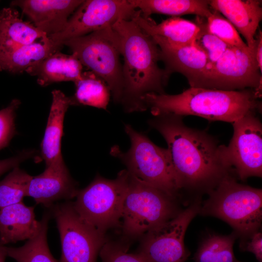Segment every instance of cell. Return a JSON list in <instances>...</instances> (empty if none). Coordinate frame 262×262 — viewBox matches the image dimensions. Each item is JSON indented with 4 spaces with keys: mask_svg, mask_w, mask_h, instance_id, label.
I'll list each match as a JSON object with an SVG mask.
<instances>
[{
    "mask_svg": "<svg viewBox=\"0 0 262 262\" xmlns=\"http://www.w3.org/2000/svg\"><path fill=\"white\" fill-rule=\"evenodd\" d=\"M150 119L167 144L180 190L209 194L228 174L233 173L225 146L205 131L187 126L182 116L162 114Z\"/></svg>",
    "mask_w": 262,
    "mask_h": 262,
    "instance_id": "6da1fadb",
    "label": "cell"
},
{
    "mask_svg": "<svg viewBox=\"0 0 262 262\" xmlns=\"http://www.w3.org/2000/svg\"><path fill=\"white\" fill-rule=\"evenodd\" d=\"M112 28L118 35L124 59L120 104L128 113L145 111L142 98L146 94L165 93L168 79L158 66L160 49L153 38L132 20L120 19Z\"/></svg>",
    "mask_w": 262,
    "mask_h": 262,
    "instance_id": "7a4b0ae2",
    "label": "cell"
},
{
    "mask_svg": "<svg viewBox=\"0 0 262 262\" xmlns=\"http://www.w3.org/2000/svg\"><path fill=\"white\" fill-rule=\"evenodd\" d=\"M260 94L255 90L226 91L192 87L177 95L149 93L142 102L156 116L195 115L232 123L248 113L260 111Z\"/></svg>",
    "mask_w": 262,
    "mask_h": 262,
    "instance_id": "3957f363",
    "label": "cell"
},
{
    "mask_svg": "<svg viewBox=\"0 0 262 262\" xmlns=\"http://www.w3.org/2000/svg\"><path fill=\"white\" fill-rule=\"evenodd\" d=\"M208 194L199 213L224 220L242 237L258 230L262 220L261 189L241 184L230 173Z\"/></svg>",
    "mask_w": 262,
    "mask_h": 262,
    "instance_id": "277c9868",
    "label": "cell"
},
{
    "mask_svg": "<svg viewBox=\"0 0 262 262\" xmlns=\"http://www.w3.org/2000/svg\"><path fill=\"white\" fill-rule=\"evenodd\" d=\"M176 199L130 173L120 225L124 242L130 244L140 239L150 230L174 218L180 211Z\"/></svg>",
    "mask_w": 262,
    "mask_h": 262,
    "instance_id": "5b68a950",
    "label": "cell"
},
{
    "mask_svg": "<svg viewBox=\"0 0 262 262\" xmlns=\"http://www.w3.org/2000/svg\"><path fill=\"white\" fill-rule=\"evenodd\" d=\"M125 131L130 139V149L123 152L115 146L111 155L120 159L139 180L177 198L180 190L167 149L157 146L130 125H125Z\"/></svg>",
    "mask_w": 262,
    "mask_h": 262,
    "instance_id": "8992f818",
    "label": "cell"
},
{
    "mask_svg": "<svg viewBox=\"0 0 262 262\" xmlns=\"http://www.w3.org/2000/svg\"><path fill=\"white\" fill-rule=\"evenodd\" d=\"M62 45L68 47L83 66L105 82L114 102L120 104L123 82L120 40L112 26L67 40Z\"/></svg>",
    "mask_w": 262,
    "mask_h": 262,
    "instance_id": "52a82bcc",
    "label": "cell"
},
{
    "mask_svg": "<svg viewBox=\"0 0 262 262\" xmlns=\"http://www.w3.org/2000/svg\"><path fill=\"white\" fill-rule=\"evenodd\" d=\"M129 178L127 169L119 172L114 180L98 175L87 186L79 190L73 202L75 210L103 233L120 226Z\"/></svg>",
    "mask_w": 262,
    "mask_h": 262,
    "instance_id": "ba28073f",
    "label": "cell"
},
{
    "mask_svg": "<svg viewBox=\"0 0 262 262\" xmlns=\"http://www.w3.org/2000/svg\"><path fill=\"white\" fill-rule=\"evenodd\" d=\"M226 91L255 90L260 93L262 72L255 49L229 46L214 63L205 69L190 86Z\"/></svg>",
    "mask_w": 262,
    "mask_h": 262,
    "instance_id": "9c48e42d",
    "label": "cell"
},
{
    "mask_svg": "<svg viewBox=\"0 0 262 262\" xmlns=\"http://www.w3.org/2000/svg\"><path fill=\"white\" fill-rule=\"evenodd\" d=\"M56 221L61 240L59 262H97L99 252L108 241L105 233L84 220L66 200L47 208Z\"/></svg>",
    "mask_w": 262,
    "mask_h": 262,
    "instance_id": "30bf717a",
    "label": "cell"
},
{
    "mask_svg": "<svg viewBox=\"0 0 262 262\" xmlns=\"http://www.w3.org/2000/svg\"><path fill=\"white\" fill-rule=\"evenodd\" d=\"M201 206L197 198L174 218L147 232L140 239L137 253L148 262H186L189 253L184 246L185 234Z\"/></svg>",
    "mask_w": 262,
    "mask_h": 262,
    "instance_id": "8fae6325",
    "label": "cell"
},
{
    "mask_svg": "<svg viewBox=\"0 0 262 262\" xmlns=\"http://www.w3.org/2000/svg\"><path fill=\"white\" fill-rule=\"evenodd\" d=\"M138 12L129 0H83L64 30L48 37L63 47L67 40L112 26L120 19L131 20Z\"/></svg>",
    "mask_w": 262,
    "mask_h": 262,
    "instance_id": "7c38bea8",
    "label": "cell"
},
{
    "mask_svg": "<svg viewBox=\"0 0 262 262\" xmlns=\"http://www.w3.org/2000/svg\"><path fill=\"white\" fill-rule=\"evenodd\" d=\"M256 113H248L232 123L233 135L225 146L227 161L243 180L262 176V124Z\"/></svg>",
    "mask_w": 262,
    "mask_h": 262,
    "instance_id": "4fadbf2b",
    "label": "cell"
},
{
    "mask_svg": "<svg viewBox=\"0 0 262 262\" xmlns=\"http://www.w3.org/2000/svg\"><path fill=\"white\" fill-rule=\"evenodd\" d=\"M79 189L65 163L46 167L40 174L32 177L27 196L32 197L37 204L46 208L59 201L75 197Z\"/></svg>",
    "mask_w": 262,
    "mask_h": 262,
    "instance_id": "5bb4252c",
    "label": "cell"
},
{
    "mask_svg": "<svg viewBox=\"0 0 262 262\" xmlns=\"http://www.w3.org/2000/svg\"><path fill=\"white\" fill-rule=\"evenodd\" d=\"M83 0H16L11 6H17L48 36L58 33Z\"/></svg>",
    "mask_w": 262,
    "mask_h": 262,
    "instance_id": "9a60e30c",
    "label": "cell"
},
{
    "mask_svg": "<svg viewBox=\"0 0 262 262\" xmlns=\"http://www.w3.org/2000/svg\"><path fill=\"white\" fill-rule=\"evenodd\" d=\"M160 49V60L164 64L166 77L174 72L184 76L190 86L203 72L208 64L206 54L193 43L176 45L163 38L151 36Z\"/></svg>",
    "mask_w": 262,
    "mask_h": 262,
    "instance_id": "2e32d148",
    "label": "cell"
},
{
    "mask_svg": "<svg viewBox=\"0 0 262 262\" xmlns=\"http://www.w3.org/2000/svg\"><path fill=\"white\" fill-rule=\"evenodd\" d=\"M261 0H211V8L222 14L243 35L251 49H255L257 30L262 18Z\"/></svg>",
    "mask_w": 262,
    "mask_h": 262,
    "instance_id": "e0dca14e",
    "label": "cell"
},
{
    "mask_svg": "<svg viewBox=\"0 0 262 262\" xmlns=\"http://www.w3.org/2000/svg\"><path fill=\"white\" fill-rule=\"evenodd\" d=\"M52 102L41 144V155L46 167L65 163L61 153L65 114L70 105H74L71 97L66 96L59 90L52 91Z\"/></svg>",
    "mask_w": 262,
    "mask_h": 262,
    "instance_id": "ac0fdd59",
    "label": "cell"
},
{
    "mask_svg": "<svg viewBox=\"0 0 262 262\" xmlns=\"http://www.w3.org/2000/svg\"><path fill=\"white\" fill-rule=\"evenodd\" d=\"M34 207L23 201L0 209V241L5 245L29 240L40 229L41 221L36 220Z\"/></svg>",
    "mask_w": 262,
    "mask_h": 262,
    "instance_id": "d6986e66",
    "label": "cell"
},
{
    "mask_svg": "<svg viewBox=\"0 0 262 262\" xmlns=\"http://www.w3.org/2000/svg\"><path fill=\"white\" fill-rule=\"evenodd\" d=\"M83 65L76 55L55 52L28 69L26 72L37 77L42 86L61 82H76L81 77Z\"/></svg>",
    "mask_w": 262,
    "mask_h": 262,
    "instance_id": "ffe728a7",
    "label": "cell"
},
{
    "mask_svg": "<svg viewBox=\"0 0 262 262\" xmlns=\"http://www.w3.org/2000/svg\"><path fill=\"white\" fill-rule=\"evenodd\" d=\"M48 38L33 24L23 20L16 9L7 7L0 10V53Z\"/></svg>",
    "mask_w": 262,
    "mask_h": 262,
    "instance_id": "44dd1931",
    "label": "cell"
},
{
    "mask_svg": "<svg viewBox=\"0 0 262 262\" xmlns=\"http://www.w3.org/2000/svg\"><path fill=\"white\" fill-rule=\"evenodd\" d=\"M131 20L149 35L161 37L176 45L193 43L200 29L196 22L179 16H172L157 23L150 17L142 15L139 10Z\"/></svg>",
    "mask_w": 262,
    "mask_h": 262,
    "instance_id": "7402d4cb",
    "label": "cell"
},
{
    "mask_svg": "<svg viewBox=\"0 0 262 262\" xmlns=\"http://www.w3.org/2000/svg\"><path fill=\"white\" fill-rule=\"evenodd\" d=\"M62 48L54 44L48 37L11 51L0 53L2 70L14 74L26 72L49 55L60 51Z\"/></svg>",
    "mask_w": 262,
    "mask_h": 262,
    "instance_id": "603a6c76",
    "label": "cell"
},
{
    "mask_svg": "<svg viewBox=\"0 0 262 262\" xmlns=\"http://www.w3.org/2000/svg\"><path fill=\"white\" fill-rule=\"evenodd\" d=\"M143 16L153 14L178 16L193 14L206 18L212 9L205 0H129Z\"/></svg>",
    "mask_w": 262,
    "mask_h": 262,
    "instance_id": "cb8c5ba5",
    "label": "cell"
},
{
    "mask_svg": "<svg viewBox=\"0 0 262 262\" xmlns=\"http://www.w3.org/2000/svg\"><path fill=\"white\" fill-rule=\"evenodd\" d=\"M51 217L49 211L46 210L37 234L21 246H6L7 256L16 262H59L51 254L47 242L48 225Z\"/></svg>",
    "mask_w": 262,
    "mask_h": 262,
    "instance_id": "d4e9b609",
    "label": "cell"
},
{
    "mask_svg": "<svg viewBox=\"0 0 262 262\" xmlns=\"http://www.w3.org/2000/svg\"><path fill=\"white\" fill-rule=\"evenodd\" d=\"M75 93L71 98L74 105H83L106 110L111 92L105 82L91 71H83L74 82Z\"/></svg>",
    "mask_w": 262,
    "mask_h": 262,
    "instance_id": "484cf974",
    "label": "cell"
},
{
    "mask_svg": "<svg viewBox=\"0 0 262 262\" xmlns=\"http://www.w3.org/2000/svg\"><path fill=\"white\" fill-rule=\"evenodd\" d=\"M238 236L236 232L228 235L210 234L199 245L195 262H241L235 258L233 248Z\"/></svg>",
    "mask_w": 262,
    "mask_h": 262,
    "instance_id": "4316f807",
    "label": "cell"
},
{
    "mask_svg": "<svg viewBox=\"0 0 262 262\" xmlns=\"http://www.w3.org/2000/svg\"><path fill=\"white\" fill-rule=\"evenodd\" d=\"M32 177L19 166L12 169L0 181V209L22 201Z\"/></svg>",
    "mask_w": 262,
    "mask_h": 262,
    "instance_id": "83f0119b",
    "label": "cell"
},
{
    "mask_svg": "<svg viewBox=\"0 0 262 262\" xmlns=\"http://www.w3.org/2000/svg\"><path fill=\"white\" fill-rule=\"evenodd\" d=\"M208 31L228 46L244 48L248 47L232 24L220 13L212 9L206 18Z\"/></svg>",
    "mask_w": 262,
    "mask_h": 262,
    "instance_id": "f1b7e54d",
    "label": "cell"
},
{
    "mask_svg": "<svg viewBox=\"0 0 262 262\" xmlns=\"http://www.w3.org/2000/svg\"><path fill=\"white\" fill-rule=\"evenodd\" d=\"M196 23L200 29L193 43L207 56L208 64L215 62L229 47L207 29L206 18L197 16Z\"/></svg>",
    "mask_w": 262,
    "mask_h": 262,
    "instance_id": "f546056e",
    "label": "cell"
},
{
    "mask_svg": "<svg viewBox=\"0 0 262 262\" xmlns=\"http://www.w3.org/2000/svg\"><path fill=\"white\" fill-rule=\"evenodd\" d=\"M129 245L123 241L108 240L99 253L102 262H148L137 253H128Z\"/></svg>",
    "mask_w": 262,
    "mask_h": 262,
    "instance_id": "4dcf8cb0",
    "label": "cell"
},
{
    "mask_svg": "<svg viewBox=\"0 0 262 262\" xmlns=\"http://www.w3.org/2000/svg\"><path fill=\"white\" fill-rule=\"evenodd\" d=\"M21 102L13 99L5 108L0 110V150L6 147L15 135L16 112Z\"/></svg>",
    "mask_w": 262,
    "mask_h": 262,
    "instance_id": "1f68e13d",
    "label": "cell"
},
{
    "mask_svg": "<svg viewBox=\"0 0 262 262\" xmlns=\"http://www.w3.org/2000/svg\"><path fill=\"white\" fill-rule=\"evenodd\" d=\"M240 247L245 251L252 253L259 262H262V234L258 230L242 237Z\"/></svg>",
    "mask_w": 262,
    "mask_h": 262,
    "instance_id": "d6a6232c",
    "label": "cell"
},
{
    "mask_svg": "<svg viewBox=\"0 0 262 262\" xmlns=\"http://www.w3.org/2000/svg\"><path fill=\"white\" fill-rule=\"evenodd\" d=\"M33 154V150L23 151L14 157L0 160V177L7 171L19 166L22 162L32 157Z\"/></svg>",
    "mask_w": 262,
    "mask_h": 262,
    "instance_id": "836d02e7",
    "label": "cell"
},
{
    "mask_svg": "<svg viewBox=\"0 0 262 262\" xmlns=\"http://www.w3.org/2000/svg\"><path fill=\"white\" fill-rule=\"evenodd\" d=\"M257 37L256 43L255 46L256 58L258 63V66L260 71H262V33L260 30H259L258 34L256 35Z\"/></svg>",
    "mask_w": 262,
    "mask_h": 262,
    "instance_id": "e575fe53",
    "label": "cell"
},
{
    "mask_svg": "<svg viewBox=\"0 0 262 262\" xmlns=\"http://www.w3.org/2000/svg\"><path fill=\"white\" fill-rule=\"evenodd\" d=\"M7 256L6 246L0 241V262H5Z\"/></svg>",
    "mask_w": 262,
    "mask_h": 262,
    "instance_id": "d590c367",
    "label": "cell"
},
{
    "mask_svg": "<svg viewBox=\"0 0 262 262\" xmlns=\"http://www.w3.org/2000/svg\"><path fill=\"white\" fill-rule=\"evenodd\" d=\"M0 71H2L1 66L0 63Z\"/></svg>",
    "mask_w": 262,
    "mask_h": 262,
    "instance_id": "8d00e7d4",
    "label": "cell"
}]
</instances>
